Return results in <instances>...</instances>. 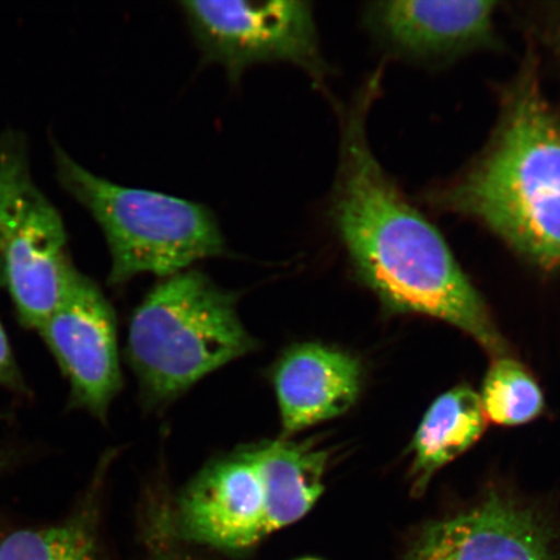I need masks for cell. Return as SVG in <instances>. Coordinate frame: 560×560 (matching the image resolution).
I'll use <instances>...</instances> for the list:
<instances>
[{
    "instance_id": "ac0fdd59",
    "label": "cell",
    "mask_w": 560,
    "mask_h": 560,
    "mask_svg": "<svg viewBox=\"0 0 560 560\" xmlns=\"http://www.w3.org/2000/svg\"><path fill=\"white\" fill-rule=\"evenodd\" d=\"M12 455L10 452L0 451V472H3L10 466Z\"/></svg>"
},
{
    "instance_id": "9a60e30c",
    "label": "cell",
    "mask_w": 560,
    "mask_h": 560,
    "mask_svg": "<svg viewBox=\"0 0 560 560\" xmlns=\"http://www.w3.org/2000/svg\"><path fill=\"white\" fill-rule=\"evenodd\" d=\"M480 401L486 418L500 425L528 423L544 409V397L537 383L520 362L506 357H499L490 366Z\"/></svg>"
},
{
    "instance_id": "6da1fadb",
    "label": "cell",
    "mask_w": 560,
    "mask_h": 560,
    "mask_svg": "<svg viewBox=\"0 0 560 560\" xmlns=\"http://www.w3.org/2000/svg\"><path fill=\"white\" fill-rule=\"evenodd\" d=\"M370 77L340 112L338 172L328 213L355 275L389 311L417 313L460 328L502 357L505 342L440 231L411 206L385 173L368 137L380 94Z\"/></svg>"
},
{
    "instance_id": "ffe728a7",
    "label": "cell",
    "mask_w": 560,
    "mask_h": 560,
    "mask_svg": "<svg viewBox=\"0 0 560 560\" xmlns=\"http://www.w3.org/2000/svg\"><path fill=\"white\" fill-rule=\"evenodd\" d=\"M298 560H320V559H315V558H303V559H298Z\"/></svg>"
},
{
    "instance_id": "e0dca14e",
    "label": "cell",
    "mask_w": 560,
    "mask_h": 560,
    "mask_svg": "<svg viewBox=\"0 0 560 560\" xmlns=\"http://www.w3.org/2000/svg\"><path fill=\"white\" fill-rule=\"evenodd\" d=\"M546 34L551 45L555 46L556 51L560 54V10L552 11V16L546 26Z\"/></svg>"
},
{
    "instance_id": "4fadbf2b",
    "label": "cell",
    "mask_w": 560,
    "mask_h": 560,
    "mask_svg": "<svg viewBox=\"0 0 560 560\" xmlns=\"http://www.w3.org/2000/svg\"><path fill=\"white\" fill-rule=\"evenodd\" d=\"M486 427L480 396L472 388L460 385L440 396L425 412L412 440L415 492H423L440 468L470 450Z\"/></svg>"
},
{
    "instance_id": "3957f363",
    "label": "cell",
    "mask_w": 560,
    "mask_h": 560,
    "mask_svg": "<svg viewBox=\"0 0 560 560\" xmlns=\"http://www.w3.org/2000/svg\"><path fill=\"white\" fill-rule=\"evenodd\" d=\"M256 346L237 314L236 293L205 272L185 270L158 284L137 307L128 355L143 395L161 404Z\"/></svg>"
},
{
    "instance_id": "5b68a950",
    "label": "cell",
    "mask_w": 560,
    "mask_h": 560,
    "mask_svg": "<svg viewBox=\"0 0 560 560\" xmlns=\"http://www.w3.org/2000/svg\"><path fill=\"white\" fill-rule=\"evenodd\" d=\"M79 271L58 209L33 178L24 136L0 137V285L20 324L37 331Z\"/></svg>"
},
{
    "instance_id": "2e32d148",
    "label": "cell",
    "mask_w": 560,
    "mask_h": 560,
    "mask_svg": "<svg viewBox=\"0 0 560 560\" xmlns=\"http://www.w3.org/2000/svg\"><path fill=\"white\" fill-rule=\"evenodd\" d=\"M0 387L16 392L20 395H25L30 392L23 374H21L15 355H13L2 320H0Z\"/></svg>"
},
{
    "instance_id": "30bf717a",
    "label": "cell",
    "mask_w": 560,
    "mask_h": 560,
    "mask_svg": "<svg viewBox=\"0 0 560 560\" xmlns=\"http://www.w3.org/2000/svg\"><path fill=\"white\" fill-rule=\"evenodd\" d=\"M495 2L395 0L370 4L369 30L412 60H444L494 44Z\"/></svg>"
},
{
    "instance_id": "277c9868",
    "label": "cell",
    "mask_w": 560,
    "mask_h": 560,
    "mask_svg": "<svg viewBox=\"0 0 560 560\" xmlns=\"http://www.w3.org/2000/svg\"><path fill=\"white\" fill-rule=\"evenodd\" d=\"M62 187L101 226L110 255L108 283L139 275L170 278L206 258L228 255L212 210L199 202L114 184L54 145Z\"/></svg>"
},
{
    "instance_id": "8992f818",
    "label": "cell",
    "mask_w": 560,
    "mask_h": 560,
    "mask_svg": "<svg viewBox=\"0 0 560 560\" xmlns=\"http://www.w3.org/2000/svg\"><path fill=\"white\" fill-rule=\"evenodd\" d=\"M205 60L237 82L252 66L289 62L315 86L326 88L331 69L320 50L310 2H180Z\"/></svg>"
},
{
    "instance_id": "7a4b0ae2",
    "label": "cell",
    "mask_w": 560,
    "mask_h": 560,
    "mask_svg": "<svg viewBox=\"0 0 560 560\" xmlns=\"http://www.w3.org/2000/svg\"><path fill=\"white\" fill-rule=\"evenodd\" d=\"M431 200L479 222L525 260L560 268V117L546 100L534 52L503 95L486 150Z\"/></svg>"
},
{
    "instance_id": "9c48e42d",
    "label": "cell",
    "mask_w": 560,
    "mask_h": 560,
    "mask_svg": "<svg viewBox=\"0 0 560 560\" xmlns=\"http://www.w3.org/2000/svg\"><path fill=\"white\" fill-rule=\"evenodd\" d=\"M558 535L537 511L501 495L419 532L402 560H560Z\"/></svg>"
},
{
    "instance_id": "52a82bcc",
    "label": "cell",
    "mask_w": 560,
    "mask_h": 560,
    "mask_svg": "<svg viewBox=\"0 0 560 560\" xmlns=\"http://www.w3.org/2000/svg\"><path fill=\"white\" fill-rule=\"evenodd\" d=\"M159 529L172 540L228 555L254 549L271 535L255 446L202 468L182 490Z\"/></svg>"
},
{
    "instance_id": "5bb4252c",
    "label": "cell",
    "mask_w": 560,
    "mask_h": 560,
    "mask_svg": "<svg viewBox=\"0 0 560 560\" xmlns=\"http://www.w3.org/2000/svg\"><path fill=\"white\" fill-rule=\"evenodd\" d=\"M95 481L88 502L65 522L11 532L0 541V560H103L96 536Z\"/></svg>"
},
{
    "instance_id": "d6986e66",
    "label": "cell",
    "mask_w": 560,
    "mask_h": 560,
    "mask_svg": "<svg viewBox=\"0 0 560 560\" xmlns=\"http://www.w3.org/2000/svg\"><path fill=\"white\" fill-rule=\"evenodd\" d=\"M153 560H192V559L184 557V556H177V555H161V556H158Z\"/></svg>"
},
{
    "instance_id": "8fae6325",
    "label": "cell",
    "mask_w": 560,
    "mask_h": 560,
    "mask_svg": "<svg viewBox=\"0 0 560 560\" xmlns=\"http://www.w3.org/2000/svg\"><path fill=\"white\" fill-rule=\"evenodd\" d=\"M361 383L360 362L341 350L317 342L287 349L272 370L284 435L345 415Z\"/></svg>"
},
{
    "instance_id": "ba28073f",
    "label": "cell",
    "mask_w": 560,
    "mask_h": 560,
    "mask_svg": "<svg viewBox=\"0 0 560 560\" xmlns=\"http://www.w3.org/2000/svg\"><path fill=\"white\" fill-rule=\"evenodd\" d=\"M37 332L70 387L72 408L102 420L122 388L115 312L100 287L80 271Z\"/></svg>"
},
{
    "instance_id": "7c38bea8",
    "label": "cell",
    "mask_w": 560,
    "mask_h": 560,
    "mask_svg": "<svg viewBox=\"0 0 560 560\" xmlns=\"http://www.w3.org/2000/svg\"><path fill=\"white\" fill-rule=\"evenodd\" d=\"M254 446L272 534L303 520L324 493L328 453L285 439Z\"/></svg>"
}]
</instances>
